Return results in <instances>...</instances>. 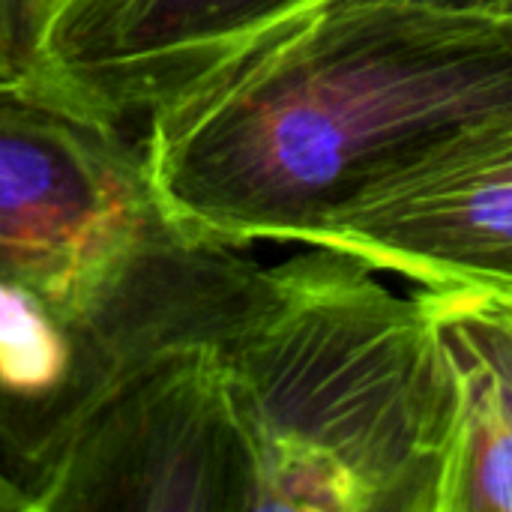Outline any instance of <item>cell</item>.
<instances>
[{
	"instance_id": "9c48e42d",
	"label": "cell",
	"mask_w": 512,
	"mask_h": 512,
	"mask_svg": "<svg viewBox=\"0 0 512 512\" xmlns=\"http://www.w3.org/2000/svg\"><path fill=\"white\" fill-rule=\"evenodd\" d=\"M0 512H33L30 495L0 465Z\"/></svg>"
},
{
	"instance_id": "8fae6325",
	"label": "cell",
	"mask_w": 512,
	"mask_h": 512,
	"mask_svg": "<svg viewBox=\"0 0 512 512\" xmlns=\"http://www.w3.org/2000/svg\"><path fill=\"white\" fill-rule=\"evenodd\" d=\"M498 297H501V303L507 306V312L512 315V291H510V294H498Z\"/></svg>"
},
{
	"instance_id": "3957f363",
	"label": "cell",
	"mask_w": 512,
	"mask_h": 512,
	"mask_svg": "<svg viewBox=\"0 0 512 512\" xmlns=\"http://www.w3.org/2000/svg\"><path fill=\"white\" fill-rule=\"evenodd\" d=\"M249 510L432 512L438 372L420 294L306 246L216 342Z\"/></svg>"
},
{
	"instance_id": "277c9868",
	"label": "cell",
	"mask_w": 512,
	"mask_h": 512,
	"mask_svg": "<svg viewBox=\"0 0 512 512\" xmlns=\"http://www.w3.org/2000/svg\"><path fill=\"white\" fill-rule=\"evenodd\" d=\"M309 246L426 291H512V105L417 141L363 180Z\"/></svg>"
},
{
	"instance_id": "ba28073f",
	"label": "cell",
	"mask_w": 512,
	"mask_h": 512,
	"mask_svg": "<svg viewBox=\"0 0 512 512\" xmlns=\"http://www.w3.org/2000/svg\"><path fill=\"white\" fill-rule=\"evenodd\" d=\"M45 0H0V75H21Z\"/></svg>"
},
{
	"instance_id": "6da1fadb",
	"label": "cell",
	"mask_w": 512,
	"mask_h": 512,
	"mask_svg": "<svg viewBox=\"0 0 512 512\" xmlns=\"http://www.w3.org/2000/svg\"><path fill=\"white\" fill-rule=\"evenodd\" d=\"M261 276L171 213L126 126L0 75V465L33 504L84 423L219 342Z\"/></svg>"
},
{
	"instance_id": "5b68a950",
	"label": "cell",
	"mask_w": 512,
	"mask_h": 512,
	"mask_svg": "<svg viewBox=\"0 0 512 512\" xmlns=\"http://www.w3.org/2000/svg\"><path fill=\"white\" fill-rule=\"evenodd\" d=\"M36 512H249L216 342L153 366L72 438Z\"/></svg>"
},
{
	"instance_id": "30bf717a",
	"label": "cell",
	"mask_w": 512,
	"mask_h": 512,
	"mask_svg": "<svg viewBox=\"0 0 512 512\" xmlns=\"http://www.w3.org/2000/svg\"><path fill=\"white\" fill-rule=\"evenodd\" d=\"M426 3L462 6V9H477V12H492V15L512 18V0H426Z\"/></svg>"
},
{
	"instance_id": "52a82bcc",
	"label": "cell",
	"mask_w": 512,
	"mask_h": 512,
	"mask_svg": "<svg viewBox=\"0 0 512 512\" xmlns=\"http://www.w3.org/2000/svg\"><path fill=\"white\" fill-rule=\"evenodd\" d=\"M414 291L438 372L432 512H512V315L498 294Z\"/></svg>"
},
{
	"instance_id": "7a4b0ae2",
	"label": "cell",
	"mask_w": 512,
	"mask_h": 512,
	"mask_svg": "<svg viewBox=\"0 0 512 512\" xmlns=\"http://www.w3.org/2000/svg\"><path fill=\"white\" fill-rule=\"evenodd\" d=\"M512 105V18L426 0H312L141 123L150 177L195 231L309 246L384 162Z\"/></svg>"
},
{
	"instance_id": "8992f818",
	"label": "cell",
	"mask_w": 512,
	"mask_h": 512,
	"mask_svg": "<svg viewBox=\"0 0 512 512\" xmlns=\"http://www.w3.org/2000/svg\"><path fill=\"white\" fill-rule=\"evenodd\" d=\"M306 3L312 0H45L18 78L129 129L234 45Z\"/></svg>"
}]
</instances>
